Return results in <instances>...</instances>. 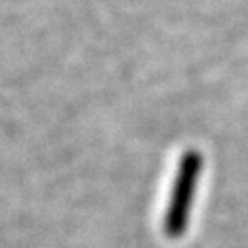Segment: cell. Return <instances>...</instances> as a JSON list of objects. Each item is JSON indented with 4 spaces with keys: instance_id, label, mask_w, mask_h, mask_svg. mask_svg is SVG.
<instances>
[{
    "instance_id": "obj_1",
    "label": "cell",
    "mask_w": 248,
    "mask_h": 248,
    "mask_svg": "<svg viewBox=\"0 0 248 248\" xmlns=\"http://www.w3.org/2000/svg\"><path fill=\"white\" fill-rule=\"evenodd\" d=\"M202 164V155L197 149L184 151L182 158L178 162L177 177L173 182L168 210H166V217H164V232L171 239H178L187 230L191 204L195 199L197 180L201 177Z\"/></svg>"
}]
</instances>
